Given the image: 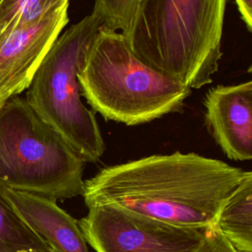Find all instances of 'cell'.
<instances>
[{"label": "cell", "instance_id": "6da1fadb", "mask_svg": "<svg viewBox=\"0 0 252 252\" xmlns=\"http://www.w3.org/2000/svg\"><path fill=\"white\" fill-rule=\"evenodd\" d=\"M244 170L195 153L153 155L84 181L88 208L113 205L184 227H210Z\"/></svg>", "mask_w": 252, "mask_h": 252}, {"label": "cell", "instance_id": "7a4b0ae2", "mask_svg": "<svg viewBox=\"0 0 252 252\" xmlns=\"http://www.w3.org/2000/svg\"><path fill=\"white\" fill-rule=\"evenodd\" d=\"M226 0H141L121 32L145 64L190 89L212 83L221 58Z\"/></svg>", "mask_w": 252, "mask_h": 252}, {"label": "cell", "instance_id": "3957f363", "mask_svg": "<svg viewBox=\"0 0 252 252\" xmlns=\"http://www.w3.org/2000/svg\"><path fill=\"white\" fill-rule=\"evenodd\" d=\"M81 94L106 120L129 126L182 109L192 89L142 62L123 34L99 27L78 68Z\"/></svg>", "mask_w": 252, "mask_h": 252}, {"label": "cell", "instance_id": "277c9868", "mask_svg": "<svg viewBox=\"0 0 252 252\" xmlns=\"http://www.w3.org/2000/svg\"><path fill=\"white\" fill-rule=\"evenodd\" d=\"M84 163L26 98L0 103V182L6 187L70 199L83 194Z\"/></svg>", "mask_w": 252, "mask_h": 252}, {"label": "cell", "instance_id": "5b68a950", "mask_svg": "<svg viewBox=\"0 0 252 252\" xmlns=\"http://www.w3.org/2000/svg\"><path fill=\"white\" fill-rule=\"evenodd\" d=\"M91 13L59 34L37 67L26 99L84 162H95L105 145L93 110L81 99L79 64L100 27Z\"/></svg>", "mask_w": 252, "mask_h": 252}, {"label": "cell", "instance_id": "8992f818", "mask_svg": "<svg viewBox=\"0 0 252 252\" xmlns=\"http://www.w3.org/2000/svg\"><path fill=\"white\" fill-rule=\"evenodd\" d=\"M79 227L95 252H191L209 227H184L113 205L89 208Z\"/></svg>", "mask_w": 252, "mask_h": 252}, {"label": "cell", "instance_id": "52a82bcc", "mask_svg": "<svg viewBox=\"0 0 252 252\" xmlns=\"http://www.w3.org/2000/svg\"><path fill=\"white\" fill-rule=\"evenodd\" d=\"M69 4L0 39V100L26 91L43 57L67 25Z\"/></svg>", "mask_w": 252, "mask_h": 252}, {"label": "cell", "instance_id": "ba28073f", "mask_svg": "<svg viewBox=\"0 0 252 252\" xmlns=\"http://www.w3.org/2000/svg\"><path fill=\"white\" fill-rule=\"evenodd\" d=\"M204 104L207 128L223 154L233 160H250L252 82L212 88Z\"/></svg>", "mask_w": 252, "mask_h": 252}, {"label": "cell", "instance_id": "9c48e42d", "mask_svg": "<svg viewBox=\"0 0 252 252\" xmlns=\"http://www.w3.org/2000/svg\"><path fill=\"white\" fill-rule=\"evenodd\" d=\"M5 192L25 221L58 252H89L77 220L55 200L11 189Z\"/></svg>", "mask_w": 252, "mask_h": 252}, {"label": "cell", "instance_id": "30bf717a", "mask_svg": "<svg viewBox=\"0 0 252 252\" xmlns=\"http://www.w3.org/2000/svg\"><path fill=\"white\" fill-rule=\"evenodd\" d=\"M213 226L238 251L252 252V172L244 171L220 208Z\"/></svg>", "mask_w": 252, "mask_h": 252}, {"label": "cell", "instance_id": "8fae6325", "mask_svg": "<svg viewBox=\"0 0 252 252\" xmlns=\"http://www.w3.org/2000/svg\"><path fill=\"white\" fill-rule=\"evenodd\" d=\"M53 249L22 218L0 182V252H52Z\"/></svg>", "mask_w": 252, "mask_h": 252}, {"label": "cell", "instance_id": "7c38bea8", "mask_svg": "<svg viewBox=\"0 0 252 252\" xmlns=\"http://www.w3.org/2000/svg\"><path fill=\"white\" fill-rule=\"evenodd\" d=\"M69 3L70 0H0V39Z\"/></svg>", "mask_w": 252, "mask_h": 252}, {"label": "cell", "instance_id": "4fadbf2b", "mask_svg": "<svg viewBox=\"0 0 252 252\" xmlns=\"http://www.w3.org/2000/svg\"><path fill=\"white\" fill-rule=\"evenodd\" d=\"M141 0H95L93 10L101 27L123 31L133 18Z\"/></svg>", "mask_w": 252, "mask_h": 252}, {"label": "cell", "instance_id": "5bb4252c", "mask_svg": "<svg viewBox=\"0 0 252 252\" xmlns=\"http://www.w3.org/2000/svg\"><path fill=\"white\" fill-rule=\"evenodd\" d=\"M191 252H240L216 227L210 226L201 243Z\"/></svg>", "mask_w": 252, "mask_h": 252}, {"label": "cell", "instance_id": "9a60e30c", "mask_svg": "<svg viewBox=\"0 0 252 252\" xmlns=\"http://www.w3.org/2000/svg\"><path fill=\"white\" fill-rule=\"evenodd\" d=\"M238 12L246 29L251 32L252 28V0H235Z\"/></svg>", "mask_w": 252, "mask_h": 252}, {"label": "cell", "instance_id": "2e32d148", "mask_svg": "<svg viewBox=\"0 0 252 252\" xmlns=\"http://www.w3.org/2000/svg\"><path fill=\"white\" fill-rule=\"evenodd\" d=\"M52 252H58V251H56V250H54V251H52Z\"/></svg>", "mask_w": 252, "mask_h": 252}, {"label": "cell", "instance_id": "e0dca14e", "mask_svg": "<svg viewBox=\"0 0 252 252\" xmlns=\"http://www.w3.org/2000/svg\"><path fill=\"white\" fill-rule=\"evenodd\" d=\"M2 101H4V100H0V103H1V102H2Z\"/></svg>", "mask_w": 252, "mask_h": 252}]
</instances>
